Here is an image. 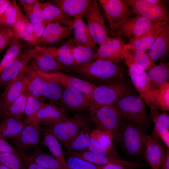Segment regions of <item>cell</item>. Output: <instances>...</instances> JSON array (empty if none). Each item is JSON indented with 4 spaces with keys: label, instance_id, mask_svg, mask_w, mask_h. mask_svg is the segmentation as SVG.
Instances as JSON below:
<instances>
[{
    "label": "cell",
    "instance_id": "cb8c5ba5",
    "mask_svg": "<svg viewBox=\"0 0 169 169\" xmlns=\"http://www.w3.org/2000/svg\"><path fill=\"white\" fill-rule=\"evenodd\" d=\"M23 70L5 87L1 94L5 113L26 89Z\"/></svg>",
    "mask_w": 169,
    "mask_h": 169
},
{
    "label": "cell",
    "instance_id": "9f6ffc18",
    "mask_svg": "<svg viewBox=\"0 0 169 169\" xmlns=\"http://www.w3.org/2000/svg\"><path fill=\"white\" fill-rule=\"evenodd\" d=\"M43 3L39 1L31 5L23 6V9L25 13L40 9L43 8Z\"/></svg>",
    "mask_w": 169,
    "mask_h": 169
},
{
    "label": "cell",
    "instance_id": "94428289",
    "mask_svg": "<svg viewBox=\"0 0 169 169\" xmlns=\"http://www.w3.org/2000/svg\"><path fill=\"white\" fill-rule=\"evenodd\" d=\"M11 3L12 2L10 0H4L3 2L0 6V17Z\"/></svg>",
    "mask_w": 169,
    "mask_h": 169
},
{
    "label": "cell",
    "instance_id": "681fc988",
    "mask_svg": "<svg viewBox=\"0 0 169 169\" xmlns=\"http://www.w3.org/2000/svg\"><path fill=\"white\" fill-rule=\"evenodd\" d=\"M72 30H73L72 27L64 26L57 23H50L46 27L41 38L59 34Z\"/></svg>",
    "mask_w": 169,
    "mask_h": 169
},
{
    "label": "cell",
    "instance_id": "7402d4cb",
    "mask_svg": "<svg viewBox=\"0 0 169 169\" xmlns=\"http://www.w3.org/2000/svg\"><path fill=\"white\" fill-rule=\"evenodd\" d=\"M66 117V114L63 108L52 104L45 103L29 124L46 126Z\"/></svg>",
    "mask_w": 169,
    "mask_h": 169
},
{
    "label": "cell",
    "instance_id": "6da1fadb",
    "mask_svg": "<svg viewBox=\"0 0 169 169\" xmlns=\"http://www.w3.org/2000/svg\"><path fill=\"white\" fill-rule=\"evenodd\" d=\"M73 69L78 75L95 85L121 82L124 77L122 67L106 61L94 60L78 64Z\"/></svg>",
    "mask_w": 169,
    "mask_h": 169
},
{
    "label": "cell",
    "instance_id": "816d5d0a",
    "mask_svg": "<svg viewBox=\"0 0 169 169\" xmlns=\"http://www.w3.org/2000/svg\"><path fill=\"white\" fill-rule=\"evenodd\" d=\"M17 152L24 162L27 169H48L41 167L37 164L28 154L21 151Z\"/></svg>",
    "mask_w": 169,
    "mask_h": 169
},
{
    "label": "cell",
    "instance_id": "d4e9b609",
    "mask_svg": "<svg viewBox=\"0 0 169 169\" xmlns=\"http://www.w3.org/2000/svg\"><path fill=\"white\" fill-rule=\"evenodd\" d=\"M90 0H54L52 3L65 13L74 18H82Z\"/></svg>",
    "mask_w": 169,
    "mask_h": 169
},
{
    "label": "cell",
    "instance_id": "52a82bcc",
    "mask_svg": "<svg viewBox=\"0 0 169 169\" xmlns=\"http://www.w3.org/2000/svg\"><path fill=\"white\" fill-rule=\"evenodd\" d=\"M91 37L95 44L99 46L109 38L110 31L105 24L96 0H90L87 9L84 15Z\"/></svg>",
    "mask_w": 169,
    "mask_h": 169
},
{
    "label": "cell",
    "instance_id": "91938a15",
    "mask_svg": "<svg viewBox=\"0 0 169 169\" xmlns=\"http://www.w3.org/2000/svg\"><path fill=\"white\" fill-rule=\"evenodd\" d=\"M101 169H128L122 166L114 164L101 166Z\"/></svg>",
    "mask_w": 169,
    "mask_h": 169
},
{
    "label": "cell",
    "instance_id": "d590c367",
    "mask_svg": "<svg viewBox=\"0 0 169 169\" xmlns=\"http://www.w3.org/2000/svg\"><path fill=\"white\" fill-rule=\"evenodd\" d=\"M50 10V14L48 21L51 23H55L60 25L72 27L74 19L58 7L51 2H46Z\"/></svg>",
    "mask_w": 169,
    "mask_h": 169
},
{
    "label": "cell",
    "instance_id": "836d02e7",
    "mask_svg": "<svg viewBox=\"0 0 169 169\" xmlns=\"http://www.w3.org/2000/svg\"><path fill=\"white\" fill-rule=\"evenodd\" d=\"M41 75L44 79L43 91L44 99L50 101L51 104L56 103L61 98L62 92V85Z\"/></svg>",
    "mask_w": 169,
    "mask_h": 169
},
{
    "label": "cell",
    "instance_id": "6125c7cd",
    "mask_svg": "<svg viewBox=\"0 0 169 169\" xmlns=\"http://www.w3.org/2000/svg\"><path fill=\"white\" fill-rule=\"evenodd\" d=\"M38 0H20L19 1L23 6H28L33 5L37 2Z\"/></svg>",
    "mask_w": 169,
    "mask_h": 169
},
{
    "label": "cell",
    "instance_id": "30bf717a",
    "mask_svg": "<svg viewBox=\"0 0 169 169\" xmlns=\"http://www.w3.org/2000/svg\"><path fill=\"white\" fill-rule=\"evenodd\" d=\"M162 22L152 21L136 15L119 23L114 27L113 32L114 31L119 36L127 37L131 41L141 36Z\"/></svg>",
    "mask_w": 169,
    "mask_h": 169
},
{
    "label": "cell",
    "instance_id": "b9f144b4",
    "mask_svg": "<svg viewBox=\"0 0 169 169\" xmlns=\"http://www.w3.org/2000/svg\"><path fill=\"white\" fill-rule=\"evenodd\" d=\"M0 161L11 169H27L19 156L0 151Z\"/></svg>",
    "mask_w": 169,
    "mask_h": 169
},
{
    "label": "cell",
    "instance_id": "003e7915",
    "mask_svg": "<svg viewBox=\"0 0 169 169\" xmlns=\"http://www.w3.org/2000/svg\"></svg>",
    "mask_w": 169,
    "mask_h": 169
},
{
    "label": "cell",
    "instance_id": "ab89813d",
    "mask_svg": "<svg viewBox=\"0 0 169 169\" xmlns=\"http://www.w3.org/2000/svg\"><path fill=\"white\" fill-rule=\"evenodd\" d=\"M136 66L144 70H149L155 65L154 61L148 54L139 49H128Z\"/></svg>",
    "mask_w": 169,
    "mask_h": 169
},
{
    "label": "cell",
    "instance_id": "9a60e30c",
    "mask_svg": "<svg viewBox=\"0 0 169 169\" xmlns=\"http://www.w3.org/2000/svg\"><path fill=\"white\" fill-rule=\"evenodd\" d=\"M31 46L23 49L0 73V88L5 87L16 77L30 62Z\"/></svg>",
    "mask_w": 169,
    "mask_h": 169
},
{
    "label": "cell",
    "instance_id": "74e56055",
    "mask_svg": "<svg viewBox=\"0 0 169 169\" xmlns=\"http://www.w3.org/2000/svg\"><path fill=\"white\" fill-rule=\"evenodd\" d=\"M153 105L154 108L164 111L169 110V83L161 86L156 92Z\"/></svg>",
    "mask_w": 169,
    "mask_h": 169
},
{
    "label": "cell",
    "instance_id": "4316f807",
    "mask_svg": "<svg viewBox=\"0 0 169 169\" xmlns=\"http://www.w3.org/2000/svg\"><path fill=\"white\" fill-rule=\"evenodd\" d=\"M42 134L43 144L47 147L58 161L61 169H71L67 165L59 140L47 129L43 130Z\"/></svg>",
    "mask_w": 169,
    "mask_h": 169
},
{
    "label": "cell",
    "instance_id": "4dcf8cb0",
    "mask_svg": "<svg viewBox=\"0 0 169 169\" xmlns=\"http://www.w3.org/2000/svg\"><path fill=\"white\" fill-rule=\"evenodd\" d=\"M25 125L23 120L4 115L0 123V137L6 140L16 136L22 131Z\"/></svg>",
    "mask_w": 169,
    "mask_h": 169
},
{
    "label": "cell",
    "instance_id": "7bdbcfd3",
    "mask_svg": "<svg viewBox=\"0 0 169 169\" xmlns=\"http://www.w3.org/2000/svg\"><path fill=\"white\" fill-rule=\"evenodd\" d=\"M153 121L154 127L151 136L154 138L159 139L161 134L169 130V115L165 112L159 114Z\"/></svg>",
    "mask_w": 169,
    "mask_h": 169
},
{
    "label": "cell",
    "instance_id": "83f0119b",
    "mask_svg": "<svg viewBox=\"0 0 169 169\" xmlns=\"http://www.w3.org/2000/svg\"><path fill=\"white\" fill-rule=\"evenodd\" d=\"M75 45L74 38L72 37L57 48L56 56L57 60L64 71L67 68L73 69L78 65L73 54V49Z\"/></svg>",
    "mask_w": 169,
    "mask_h": 169
},
{
    "label": "cell",
    "instance_id": "d6a6232c",
    "mask_svg": "<svg viewBox=\"0 0 169 169\" xmlns=\"http://www.w3.org/2000/svg\"><path fill=\"white\" fill-rule=\"evenodd\" d=\"M24 41L19 36L14 33L4 57L0 62V73L5 67L13 60L24 49Z\"/></svg>",
    "mask_w": 169,
    "mask_h": 169
},
{
    "label": "cell",
    "instance_id": "bcb514c9",
    "mask_svg": "<svg viewBox=\"0 0 169 169\" xmlns=\"http://www.w3.org/2000/svg\"><path fill=\"white\" fill-rule=\"evenodd\" d=\"M66 161L67 166L71 169H101V166L93 164L82 159L69 155Z\"/></svg>",
    "mask_w": 169,
    "mask_h": 169
},
{
    "label": "cell",
    "instance_id": "d6986e66",
    "mask_svg": "<svg viewBox=\"0 0 169 169\" xmlns=\"http://www.w3.org/2000/svg\"><path fill=\"white\" fill-rule=\"evenodd\" d=\"M144 155L146 160L152 169H159L166 151L164 145L159 139L146 135Z\"/></svg>",
    "mask_w": 169,
    "mask_h": 169
},
{
    "label": "cell",
    "instance_id": "e0dca14e",
    "mask_svg": "<svg viewBox=\"0 0 169 169\" xmlns=\"http://www.w3.org/2000/svg\"><path fill=\"white\" fill-rule=\"evenodd\" d=\"M69 155L76 157L93 164L104 166L108 164L119 165L128 169H136L147 166L146 163H140L111 157L100 156L89 151L68 152Z\"/></svg>",
    "mask_w": 169,
    "mask_h": 169
},
{
    "label": "cell",
    "instance_id": "8d00e7d4",
    "mask_svg": "<svg viewBox=\"0 0 169 169\" xmlns=\"http://www.w3.org/2000/svg\"><path fill=\"white\" fill-rule=\"evenodd\" d=\"M27 154L41 167L48 169H60L59 163L54 157L42 152L41 150L33 151Z\"/></svg>",
    "mask_w": 169,
    "mask_h": 169
},
{
    "label": "cell",
    "instance_id": "f5cc1de1",
    "mask_svg": "<svg viewBox=\"0 0 169 169\" xmlns=\"http://www.w3.org/2000/svg\"><path fill=\"white\" fill-rule=\"evenodd\" d=\"M43 8L40 9L25 13V15L33 24L40 23L44 20Z\"/></svg>",
    "mask_w": 169,
    "mask_h": 169
},
{
    "label": "cell",
    "instance_id": "e7e4bbea",
    "mask_svg": "<svg viewBox=\"0 0 169 169\" xmlns=\"http://www.w3.org/2000/svg\"><path fill=\"white\" fill-rule=\"evenodd\" d=\"M147 1L154 4L160 6H165L163 2L160 0H146Z\"/></svg>",
    "mask_w": 169,
    "mask_h": 169
},
{
    "label": "cell",
    "instance_id": "2e32d148",
    "mask_svg": "<svg viewBox=\"0 0 169 169\" xmlns=\"http://www.w3.org/2000/svg\"><path fill=\"white\" fill-rule=\"evenodd\" d=\"M38 70L44 76L60 84L63 86L76 90L89 98L96 86L85 80L65 74L61 71L44 73Z\"/></svg>",
    "mask_w": 169,
    "mask_h": 169
},
{
    "label": "cell",
    "instance_id": "484cf974",
    "mask_svg": "<svg viewBox=\"0 0 169 169\" xmlns=\"http://www.w3.org/2000/svg\"><path fill=\"white\" fill-rule=\"evenodd\" d=\"M147 76L150 89L155 93L161 86L168 82V63L162 62L152 67L148 70Z\"/></svg>",
    "mask_w": 169,
    "mask_h": 169
},
{
    "label": "cell",
    "instance_id": "11a10c76",
    "mask_svg": "<svg viewBox=\"0 0 169 169\" xmlns=\"http://www.w3.org/2000/svg\"><path fill=\"white\" fill-rule=\"evenodd\" d=\"M0 151L9 152L17 156H19L13 147L6 140L0 137Z\"/></svg>",
    "mask_w": 169,
    "mask_h": 169
},
{
    "label": "cell",
    "instance_id": "7a4b0ae2",
    "mask_svg": "<svg viewBox=\"0 0 169 169\" xmlns=\"http://www.w3.org/2000/svg\"><path fill=\"white\" fill-rule=\"evenodd\" d=\"M90 119L98 129L106 133L112 140H116L123 118L113 105L94 103L90 110Z\"/></svg>",
    "mask_w": 169,
    "mask_h": 169
},
{
    "label": "cell",
    "instance_id": "ee69618b",
    "mask_svg": "<svg viewBox=\"0 0 169 169\" xmlns=\"http://www.w3.org/2000/svg\"><path fill=\"white\" fill-rule=\"evenodd\" d=\"M73 33V30L65 32L60 34L53 35L44 38H41L31 46L38 45L53 47L69 38Z\"/></svg>",
    "mask_w": 169,
    "mask_h": 169
},
{
    "label": "cell",
    "instance_id": "ac0fdd59",
    "mask_svg": "<svg viewBox=\"0 0 169 169\" xmlns=\"http://www.w3.org/2000/svg\"><path fill=\"white\" fill-rule=\"evenodd\" d=\"M110 23L111 31L122 21L131 18V14L122 0H99Z\"/></svg>",
    "mask_w": 169,
    "mask_h": 169
},
{
    "label": "cell",
    "instance_id": "7dc6e473",
    "mask_svg": "<svg viewBox=\"0 0 169 169\" xmlns=\"http://www.w3.org/2000/svg\"><path fill=\"white\" fill-rule=\"evenodd\" d=\"M17 15V8L12 2L0 17V26L12 27L15 22Z\"/></svg>",
    "mask_w": 169,
    "mask_h": 169
},
{
    "label": "cell",
    "instance_id": "603a6c76",
    "mask_svg": "<svg viewBox=\"0 0 169 169\" xmlns=\"http://www.w3.org/2000/svg\"><path fill=\"white\" fill-rule=\"evenodd\" d=\"M12 2L17 9L16 20L12 27L14 33L19 36L24 41L33 44L34 43V25L23 14L16 1L13 0Z\"/></svg>",
    "mask_w": 169,
    "mask_h": 169
},
{
    "label": "cell",
    "instance_id": "f1b7e54d",
    "mask_svg": "<svg viewBox=\"0 0 169 169\" xmlns=\"http://www.w3.org/2000/svg\"><path fill=\"white\" fill-rule=\"evenodd\" d=\"M72 27L76 45L87 46L97 50L96 45L93 40L86 24L83 19L81 18L74 19Z\"/></svg>",
    "mask_w": 169,
    "mask_h": 169
},
{
    "label": "cell",
    "instance_id": "8992f818",
    "mask_svg": "<svg viewBox=\"0 0 169 169\" xmlns=\"http://www.w3.org/2000/svg\"><path fill=\"white\" fill-rule=\"evenodd\" d=\"M125 62L128 68V71L132 83L140 96L142 98L148 105L151 115L157 111L153 106L155 93L150 89L147 74L135 65L129 51L125 48Z\"/></svg>",
    "mask_w": 169,
    "mask_h": 169
},
{
    "label": "cell",
    "instance_id": "03108f58",
    "mask_svg": "<svg viewBox=\"0 0 169 169\" xmlns=\"http://www.w3.org/2000/svg\"><path fill=\"white\" fill-rule=\"evenodd\" d=\"M0 169H11L2 164L0 161Z\"/></svg>",
    "mask_w": 169,
    "mask_h": 169
},
{
    "label": "cell",
    "instance_id": "680465c9",
    "mask_svg": "<svg viewBox=\"0 0 169 169\" xmlns=\"http://www.w3.org/2000/svg\"><path fill=\"white\" fill-rule=\"evenodd\" d=\"M159 138L162 140L167 148L169 147V130L161 134L159 136Z\"/></svg>",
    "mask_w": 169,
    "mask_h": 169
},
{
    "label": "cell",
    "instance_id": "f907efd6",
    "mask_svg": "<svg viewBox=\"0 0 169 169\" xmlns=\"http://www.w3.org/2000/svg\"><path fill=\"white\" fill-rule=\"evenodd\" d=\"M14 34L12 27H0V51L9 46Z\"/></svg>",
    "mask_w": 169,
    "mask_h": 169
},
{
    "label": "cell",
    "instance_id": "9c48e42d",
    "mask_svg": "<svg viewBox=\"0 0 169 169\" xmlns=\"http://www.w3.org/2000/svg\"><path fill=\"white\" fill-rule=\"evenodd\" d=\"M41 128L33 124L25 125L18 135L9 139L17 151H21L28 153L33 151L41 150L43 143Z\"/></svg>",
    "mask_w": 169,
    "mask_h": 169
},
{
    "label": "cell",
    "instance_id": "7c38bea8",
    "mask_svg": "<svg viewBox=\"0 0 169 169\" xmlns=\"http://www.w3.org/2000/svg\"><path fill=\"white\" fill-rule=\"evenodd\" d=\"M126 5L131 8L132 12L155 22L165 21L169 23V14L165 6H160L150 3L146 0H123Z\"/></svg>",
    "mask_w": 169,
    "mask_h": 169
},
{
    "label": "cell",
    "instance_id": "f6af8a7d",
    "mask_svg": "<svg viewBox=\"0 0 169 169\" xmlns=\"http://www.w3.org/2000/svg\"><path fill=\"white\" fill-rule=\"evenodd\" d=\"M88 150L100 156L121 159L118 152L108 149L102 146L98 143L94 137L91 136Z\"/></svg>",
    "mask_w": 169,
    "mask_h": 169
},
{
    "label": "cell",
    "instance_id": "3957f363",
    "mask_svg": "<svg viewBox=\"0 0 169 169\" xmlns=\"http://www.w3.org/2000/svg\"><path fill=\"white\" fill-rule=\"evenodd\" d=\"M146 135L145 129L123 119L116 140L127 154L139 156L144 154Z\"/></svg>",
    "mask_w": 169,
    "mask_h": 169
},
{
    "label": "cell",
    "instance_id": "60d3db41",
    "mask_svg": "<svg viewBox=\"0 0 169 169\" xmlns=\"http://www.w3.org/2000/svg\"><path fill=\"white\" fill-rule=\"evenodd\" d=\"M94 49L87 46L75 45L73 49L75 60L78 64H84L94 60Z\"/></svg>",
    "mask_w": 169,
    "mask_h": 169
},
{
    "label": "cell",
    "instance_id": "ffe728a7",
    "mask_svg": "<svg viewBox=\"0 0 169 169\" xmlns=\"http://www.w3.org/2000/svg\"><path fill=\"white\" fill-rule=\"evenodd\" d=\"M168 28V23L163 21L141 36L129 41L125 47L128 49H139L146 52L149 50L157 37Z\"/></svg>",
    "mask_w": 169,
    "mask_h": 169
},
{
    "label": "cell",
    "instance_id": "c3c4849f",
    "mask_svg": "<svg viewBox=\"0 0 169 169\" xmlns=\"http://www.w3.org/2000/svg\"><path fill=\"white\" fill-rule=\"evenodd\" d=\"M98 143L102 146L111 150L118 152L110 137L105 132L99 129L95 130L90 133Z\"/></svg>",
    "mask_w": 169,
    "mask_h": 169
},
{
    "label": "cell",
    "instance_id": "8fae6325",
    "mask_svg": "<svg viewBox=\"0 0 169 169\" xmlns=\"http://www.w3.org/2000/svg\"><path fill=\"white\" fill-rule=\"evenodd\" d=\"M130 93L125 84L117 82L96 85L89 98L95 103L113 105L121 97Z\"/></svg>",
    "mask_w": 169,
    "mask_h": 169
},
{
    "label": "cell",
    "instance_id": "44dd1931",
    "mask_svg": "<svg viewBox=\"0 0 169 169\" xmlns=\"http://www.w3.org/2000/svg\"><path fill=\"white\" fill-rule=\"evenodd\" d=\"M24 75L25 85L28 93L35 97L43 101L44 79L38 70L31 64L24 68Z\"/></svg>",
    "mask_w": 169,
    "mask_h": 169
},
{
    "label": "cell",
    "instance_id": "be15d7a7",
    "mask_svg": "<svg viewBox=\"0 0 169 169\" xmlns=\"http://www.w3.org/2000/svg\"><path fill=\"white\" fill-rule=\"evenodd\" d=\"M5 114L3 101L1 94H0V118L3 117Z\"/></svg>",
    "mask_w": 169,
    "mask_h": 169
},
{
    "label": "cell",
    "instance_id": "f35d334b",
    "mask_svg": "<svg viewBox=\"0 0 169 169\" xmlns=\"http://www.w3.org/2000/svg\"><path fill=\"white\" fill-rule=\"evenodd\" d=\"M45 103L28 94L26 106L23 122L25 124H29L34 118L38 112Z\"/></svg>",
    "mask_w": 169,
    "mask_h": 169
},
{
    "label": "cell",
    "instance_id": "277c9868",
    "mask_svg": "<svg viewBox=\"0 0 169 169\" xmlns=\"http://www.w3.org/2000/svg\"><path fill=\"white\" fill-rule=\"evenodd\" d=\"M113 105L124 119L145 130L149 122L141 97L130 94L121 97Z\"/></svg>",
    "mask_w": 169,
    "mask_h": 169
},
{
    "label": "cell",
    "instance_id": "1f68e13d",
    "mask_svg": "<svg viewBox=\"0 0 169 169\" xmlns=\"http://www.w3.org/2000/svg\"><path fill=\"white\" fill-rule=\"evenodd\" d=\"M89 127H87L81 130L64 145L68 152L88 150L90 139V133Z\"/></svg>",
    "mask_w": 169,
    "mask_h": 169
},
{
    "label": "cell",
    "instance_id": "e575fe53",
    "mask_svg": "<svg viewBox=\"0 0 169 169\" xmlns=\"http://www.w3.org/2000/svg\"><path fill=\"white\" fill-rule=\"evenodd\" d=\"M28 94L26 88L10 106L4 115L18 120H23Z\"/></svg>",
    "mask_w": 169,
    "mask_h": 169
},
{
    "label": "cell",
    "instance_id": "f546056e",
    "mask_svg": "<svg viewBox=\"0 0 169 169\" xmlns=\"http://www.w3.org/2000/svg\"><path fill=\"white\" fill-rule=\"evenodd\" d=\"M169 49V28L156 38L148 50V54L154 61L160 60L168 53Z\"/></svg>",
    "mask_w": 169,
    "mask_h": 169
},
{
    "label": "cell",
    "instance_id": "4fadbf2b",
    "mask_svg": "<svg viewBox=\"0 0 169 169\" xmlns=\"http://www.w3.org/2000/svg\"><path fill=\"white\" fill-rule=\"evenodd\" d=\"M109 38L100 46L95 53L94 60H104L114 64L125 59V44L124 40L118 36Z\"/></svg>",
    "mask_w": 169,
    "mask_h": 169
},
{
    "label": "cell",
    "instance_id": "ba28073f",
    "mask_svg": "<svg viewBox=\"0 0 169 169\" xmlns=\"http://www.w3.org/2000/svg\"><path fill=\"white\" fill-rule=\"evenodd\" d=\"M31 46L30 62V64L38 70L44 73L64 71L57 60L56 47Z\"/></svg>",
    "mask_w": 169,
    "mask_h": 169
},
{
    "label": "cell",
    "instance_id": "6f0895ef",
    "mask_svg": "<svg viewBox=\"0 0 169 169\" xmlns=\"http://www.w3.org/2000/svg\"><path fill=\"white\" fill-rule=\"evenodd\" d=\"M159 169H169V149L167 148Z\"/></svg>",
    "mask_w": 169,
    "mask_h": 169
},
{
    "label": "cell",
    "instance_id": "5bb4252c",
    "mask_svg": "<svg viewBox=\"0 0 169 169\" xmlns=\"http://www.w3.org/2000/svg\"><path fill=\"white\" fill-rule=\"evenodd\" d=\"M62 86L59 100L61 107L72 112L90 111L94 104L90 98L76 90Z\"/></svg>",
    "mask_w": 169,
    "mask_h": 169
},
{
    "label": "cell",
    "instance_id": "5b68a950",
    "mask_svg": "<svg viewBox=\"0 0 169 169\" xmlns=\"http://www.w3.org/2000/svg\"><path fill=\"white\" fill-rule=\"evenodd\" d=\"M89 118L79 113L70 118L67 117L46 125V128L64 145L84 128L89 126Z\"/></svg>",
    "mask_w": 169,
    "mask_h": 169
},
{
    "label": "cell",
    "instance_id": "db71d44e",
    "mask_svg": "<svg viewBox=\"0 0 169 169\" xmlns=\"http://www.w3.org/2000/svg\"><path fill=\"white\" fill-rule=\"evenodd\" d=\"M50 23L49 21L44 20L40 23L34 24V30L33 33L34 43L31 45L33 44L41 38L46 27Z\"/></svg>",
    "mask_w": 169,
    "mask_h": 169
}]
</instances>
